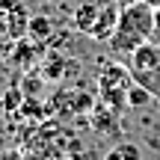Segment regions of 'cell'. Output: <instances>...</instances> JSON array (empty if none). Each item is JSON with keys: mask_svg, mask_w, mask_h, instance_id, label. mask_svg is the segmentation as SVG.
<instances>
[{"mask_svg": "<svg viewBox=\"0 0 160 160\" xmlns=\"http://www.w3.org/2000/svg\"><path fill=\"white\" fill-rule=\"evenodd\" d=\"M154 36V6L142 3V0H133V3L122 6V15H119V27H116L113 39L107 42V48L113 53H125L131 57L139 45L151 42Z\"/></svg>", "mask_w": 160, "mask_h": 160, "instance_id": "1", "label": "cell"}, {"mask_svg": "<svg viewBox=\"0 0 160 160\" xmlns=\"http://www.w3.org/2000/svg\"><path fill=\"white\" fill-rule=\"evenodd\" d=\"M0 12H3L6 24H9V33H12V42L18 39H27V27H30V12L21 0H0Z\"/></svg>", "mask_w": 160, "mask_h": 160, "instance_id": "2", "label": "cell"}, {"mask_svg": "<svg viewBox=\"0 0 160 160\" xmlns=\"http://www.w3.org/2000/svg\"><path fill=\"white\" fill-rule=\"evenodd\" d=\"M133 86V71H128L125 65H104L101 77H98V89L104 92H128Z\"/></svg>", "mask_w": 160, "mask_h": 160, "instance_id": "3", "label": "cell"}, {"mask_svg": "<svg viewBox=\"0 0 160 160\" xmlns=\"http://www.w3.org/2000/svg\"><path fill=\"white\" fill-rule=\"evenodd\" d=\"M119 15H122V6L119 3H101V12H98V21H95V30H92L89 39H98V42H110L119 27Z\"/></svg>", "mask_w": 160, "mask_h": 160, "instance_id": "4", "label": "cell"}, {"mask_svg": "<svg viewBox=\"0 0 160 160\" xmlns=\"http://www.w3.org/2000/svg\"><path fill=\"white\" fill-rule=\"evenodd\" d=\"M98 12H101V3H92V0L80 3L74 9V15H71V27H74L77 33H83V36H92L95 21H98Z\"/></svg>", "mask_w": 160, "mask_h": 160, "instance_id": "5", "label": "cell"}, {"mask_svg": "<svg viewBox=\"0 0 160 160\" xmlns=\"http://www.w3.org/2000/svg\"><path fill=\"white\" fill-rule=\"evenodd\" d=\"M151 68H160V48L145 42L131 53V71H151Z\"/></svg>", "mask_w": 160, "mask_h": 160, "instance_id": "6", "label": "cell"}, {"mask_svg": "<svg viewBox=\"0 0 160 160\" xmlns=\"http://www.w3.org/2000/svg\"><path fill=\"white\" fill-rule=\"evenodd\" d=\"M65 71H77V62H68L62 53L51 51V57H48L45 65H42V74H45L48 80H62Z\"/></svg>", "mask_w": 160, "mask_h": 160, "instance_id": "7", "label": "cell"}, {"mask_svg": "<svg viewBox=\"0 0 160 160\" xmlns=\"http://www.w3.org/2000/svg\"><path fill=\"white\" fill-rule=\"evenodd\" d=\"M51 36H53V21L48 15H33V18H30V27H27V39L30 42L45 45Z\"/></svg>", "mask_w": 160, "mask_h": 160, "instance_id": "8", "label": "cell"}, {"mask_svg": "<svg viewBox=\"0 0 160 160\" xmlns=\"http://www.w3.org/2000/svg\"><path fill=\"white\" fill-rule=\"evenodd\" d=\"M92 125H95L98 133H113L116 131V110L107 107V104H98L92 110Z\"/></svg>", "mask_w": 160, "mask_h": 160, "instance_id": "9", "label": "cell"}, {"mask_svg": "<svg viewBox=\"0 0 160 160\" xmlns=\"http://www.w3.org/2000/svg\"><path fill=\"white\" fill-rule=\"evenodd\" d=\"M151 98H154V95H151L142 83H137V80H133V86L128 89V107L142 110V107H148V104H151Z\"/></svg>", "mask_w": 160, "mask_h": 160, "instance_id": "10", "label": "cell"}, {"mask_svg": "<svg viewBox=\"0 0 160 160\" xmlns=\"http://www.w3.org/2000/svg\"><path fill=\"white\" fill-rule=\"evenodd\" d=\"M116 148L122 151V157H125V160H142V148H139L137 142H119Z\"/></svg>", "mask_w": 160, "mask_h": 160, "instance_id": "11", "label": "cell"}, {"mask_svg": "<svg viewBox=\"0 0 160 160\" xmlns=\"http://www.w3.org/2000/svg\"><path fill=\"white\" fill-rule=\"evenodd\" d=\"M3 42H12V33H9V24H6V18H0V45Z\"/></svg>", "mask_w": 160, "mask_h": 160, "instance_id": "12", "label": "cell"}, {"mask_svg": "<svg viewBox=\"0 0 160 160\" xmlns=\"http://www.w3.org/2000/svg\"><path fill=\"white\" fill-rule=\"evenodd\" d=\"M104 160H125V157H122V151H119V148H110L107 154H104Z\"/></svg>", "mask_w": 160, "mask_h": 160, "instance_id": "13", "label": "cell"}, {"mask_svg": "<svg viewBox=\"0 0 160 160\" xmlns=\"http://www.w3.org/2000/svg\"><path fill=\"white\" fill-rule=\"evenodd\" d=\"M154 33L160 36V6H157V9H154Z\"/></svg>", "mask_w": 160, "mask_h": 160, "instance_id": "14", "label": "cell"}, {"mask_svg": "<svg viewBox=\"0 0 160 160\" xmlns=\"http://www.w3.org/2000/svg\"><path fill=\"white\" fill-rule=\"evenodd\" d=\"M0 160H21V157H18V154H3Z\"/></svg>", "mask_w": 160, "mask_h": 160, "instance_id": "15", "label": "cell"}, {"mask_svg": "<svg viewBox=\"0 0 160 160\" xmlns=\"http://www.w3.org/2000/svg\"><path fill=\"white\" fill-rule=\"evenodd\" d=\"M142 3H148V6H154V9H157V6H160V0H142Z\"/></svg>", "mask_w": 160, "mask_h": 160, "instance_id": "16", "label": "cell"}, {"mask_svg": "<svg viewBox=\"0 0 160 160\" xmlns=\"http://www.w3.org/2000/svg\"><path fill=\"white\" fill-rule=\"evenodd\" d=\"M113 3H119V6H128V3H133V0H113Z\"/></svg>", "mask_w": 160, "mask_h": 160, "instance_id": "17", "label": "cell"}]
</instances>
